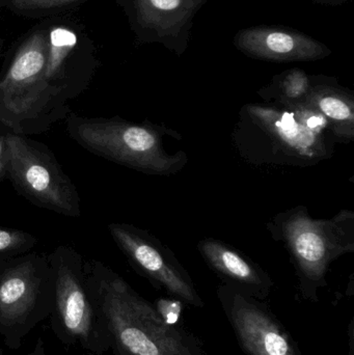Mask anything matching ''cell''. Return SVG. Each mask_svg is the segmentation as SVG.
<instances>
[{"mask_svg":"<svg viewBox=\"0 0 354 355\" xmlns=\"http://www.w3.org/2000/svg\"><path fill=\"white\" fill-rule=\"evenodd\" d=\"M241 158L255 166L310 168L334 155L338 141L328 121L306 106L247 104L232 132Z\"/></svg>","mask_w":354,"mask_h":355,"instance_id":"obj_1","label":"cell"},{"mask_svg":"<svg viewBox=\"0 0 354 355\" xmlns=\"http://www.w3.org/2000/svg\"><path fill=\"white\" fill-rule=\"evenodd\" d=\"M87 284L114 355H206L197 338L168 322L107 267L95 265Z\"/></svg>","mask_w":354,"mask_h":355,"instance_id":"obj_2","label":"cell"},{"mask_svg":"<svg viewBox=\"0 0 354 355\" xmlns=\"http://www.w3.org/2000/svg\"><path fill=\"white\" fill-rule=\"evenodd\" d=\"M272 239L286 248L303 296L317 302L330 264L354 252V213L342 210L330 219H314L303 206L274 215L267 225Z\"/></svg>","mask_w":354,"mask_h":355,"instance_id":"obj_3","label":"cell"},{"mask_svg":"<svg viewBox=\"0 0 354 355\" xmlns=\"http://www.w3.org/2000/svg\"><path fill=\"white\" fill-rule=\"evenodd\" d=\"M71 135L85 149L106 159L145 174L172 176L183 170L188 156L184 150L170 151L168 141L181 139L168 127L121 119L74 118Z\"/></svg>","mask_w":354,"mask_h":355,"instance_id":"obj_4","label":"cell"},{"mask_svg":"<svg viewBox=\"0 0 354 355\" xmlns=\"http://www.w3.org/2000/svg\"><path fill=\"white\" fill-rule=\"evenodd\" d=\"M48 58L47 20L23 37L0 78V121L16 135L23 124L35 120L60 99L57 92L44 78Z\"/></svg>","mask_w":354,"mask_h":355,"instance_id":"obj_5","label":"cell"},{"mask_svg":"<svg viewBox=\"0 0 354 355\" xmlns=\"http://www.w3.org/2000/svg\"><path fill=\"white\" fill-rule=\"evenodd\" d=\"M53 304L52 269L37 259H24L0 268V337L16 350L46 319Z\"/></svg>","mask_w":354,"mask_h":355,"instance_id":"obj_6","label":"cell"},{"mask_svg":"<svg viewBox=\"0 0 354 355\" xmlns=\"http://www.w3.org/2000/svg\"><path fill=\"white\" fill-rule=\"evenodd\" d=\"M53 304L50 327L60 343L89 355H104L110 350L105 329L87 287L80 264L58 257L51 267Z\"/></svg>","mask_w":354,"mask_h":355,"instance_id":"obj_7","label":"cell"},{"mask_svg":"<svg viewBox=\"0 0 354 355\" xmlns=\"http://www.w3.org/2000/svg\"><path fill=\"white\" fill-rule=\"evenodd\" d=\"M8 172L15 185L33 202L68 216L79 215L76 189L45 152L16 133L4 137Z\"/></svg>","mask_w":354,"mask_h":355,"instance_id":"obj_8","label":"cell"},{"mask_svg":"<svg viewBox=\"0 0 354 355\" xmlns=\"http://www.w3.org/2000/svg\"><path fill=\"white\" fill-rule=\"evenodd\" d=\"M109 231L133 268L156 288L195 308H203L193 279L174 252L149 232L125 223H112Z\"/></svg>","mask_w":354,"mask_h":355,"instance_id":"obj_9","label":"cell"},{"mask_svg":"<svg viewBox=\"0 0 354 355\" xmlns=\"http://www.w3.org/2000/svg\"><path fill=\"white\" fill-rule=\"evenodd\" d=\"M218 295L245 354L301 355L294 340L262 300L224 283L218 287Z\"/></svg>","mask_w":354,"mask_h":355,"instance_id":"obj_10","label":"cell"},{"mask_svg":"<svg viewBox=\"0 0 354 355\" xmlns=\"http://www.w3.org/2000/svg\"><path fill=\"white\" fill-rule=\"evenodd\" d=\"M48 58L44 78L60 97L85 87L97 68L95 44L85 27L64 17L46 19Z\"/></svg>","mask_w":354,"mask_h":355,"instance_id":"obj_11","label":"cell"},{"mask_svg":"<svg viewBox=\"0 0 354 355\" xmlns=\"http://www.w3.org/2000/svg\"><path fill=\"white\" fill-rule=\"evenodd\" d=\"M197 250L224 284L234 286L259 300H266L272 293L274 281L270 275L234 246L206 238L197 243Z\"/></svg>","mask_w":354,"mask_h":355,"instance_id":"obj_12","label":"cell"},{"mask_svg":"<svg viewBox=\"0 0 354 355\" xmlns=\"http://www.w3.org/2000/svg\"><path fill=\"white\" fill-rule=\"evenodd\" d=\"M235 44L253 58L272 62L316 60L330 53L326 46L303 33L268 27L240 31Z\"/></svg>","mask_w":354,"mask_h":355,"instance_id":"obj_13","label":"cell"},{"mask_svg":"<svg viewBox=\"0 0 354 355\" xmlns=\"http://www.w3.org/2000/svg\"><path fill=\"white\" fill-rule=\"evenodd\" d=\"M206 0H129L126 4L137 33L155 40L178 35L191 24V18Z\"/></svg>","mask_w":354,"mask_h":355,"instance_id":"obj_14","label":"cell"},{"mask_svg":"<svg viewBox=\"0 0 354 355\" xmlns=\"http://www.w3.org/2000/svg\"><path fill=\"white\" fill-rule=\"evenodd\" d=\"M303 106L321 114L332 128L338 143L354 139V97L341 87L313 85Z\"/></svg>","mask_w":354,"mask_h":355,"instance_id":"obj_15","label":"cell"},{"mask_svg":"<svg viewBox=\"0 0 354 355\" xmlns=\"http://www.w3.org/2000/svg\"><path fill=\"white\" fill-rule=\"evenodd\" d=\"M313 85L303 71L293 69L276 77L272 85L259 91V95L266 103L295 108L303 105Z\"/></svg>","mask_w":354,"mask_h":355,"instance_id":"obj_16","label":"cell"},{"mask_svg":"<svg viewBox=\"0 0 354 355\" xmlns=\"http://www.w3.org/2000/svg\"><path fill=\"white\" fill-rule=\"evenodd\" d=\"M89 0H6L4 8L25 18H53Z\"/></svg>","mask_w":354,"mask_h":355,"instance_id":"obj_17","label":"cell"},{"mask_svg":"<svg viewBox=\"0 0 354 355\" xmlns=\"http://www.w3.org/2000/svg\"><path fill=\"white\" fill-rule=\"evenodd\" d=\"M35 239L28 234L12 230L0 229V252H19L33 245Z\"/></svg>","mask_w":354,"mask_h":355,"instance_id":"obj_18","label":"cell"},{"mask_svg":"<svg viewBox=\"0 0 354 355\" xmlns=\"http://www.w3.org/2000/svg\"><path fill=\"white\" fill-rule=\"evenodd\" d=\"M6 164H8V156H6V147L4 137H0V177L3 176L6 172Z\"/></svg>","mask_w":354,"mask_h":355,"instance_id":"obj_19","label":"cell"},{"mask_svg":"<svg viewBox=\"0 0 354 355\" xmlns=\"http://www.w3.org/2000/svg\"><path fill=\"white\" fill-rule=\"evenodd\" d=\"M0 355H6L3 350L0 349ZM25 355H47L46 354L45 343H44L43 339L39 338L35 343V347H33V352Z\"/></svg>","mask_w":354,"mask_h":355,"instance_id":"obj_20","label":"cell"},{"mask_svg":"<svg viewBox=\"0 0 354 355\" xmlns=\"http://www.w3.org/2000/svg\"><path fill=\"white\" fill-rule=\"evenodd\" d=\"M354 331H353V323L351 322V327H349V355H353V343H354Z\"/></svg>","mask_w":354,"mask_h":355,"instance_id":"obj_21","label":"cell"},{"mask_svg":"<svg viewBox=\"0 0 354 355\" xmlns=\"http://www.w3.org/2000/svg\"><path fill=\"white\" fill-rule=\"evenodd\" d=\"M6 0H0V10H3Z\"/></svg>","mask_w":354,"mask_h":355,"instance_id":"obj_22","label":"cell"},{"mask_svg":"<svg viewBox=\"0 0 354 355\" xmlns=\"http://www.w3.org/2000/svg\"><path fill=\"white\" fill-rule=\"evenodd\" d=\"M2 47H3V41H2L1 37H0V53H1Z\"/></svg>","mask_w":354,"mask_h":355,"instance_id":"obj_23","label":"cell"},{"mask_svg":"<svg viewBox=\"0 0 354 355\" xmlns=\"http://www.w3.org/2000/svg\"><path fill=\"white\" fill-rule=\"evenodd\" d=\"M0 137H1V135H0Z\"/></svg>","mask_w":354,"mask_h":355,"instance_id":"obj_24","label":"cell"}]
</instances>
